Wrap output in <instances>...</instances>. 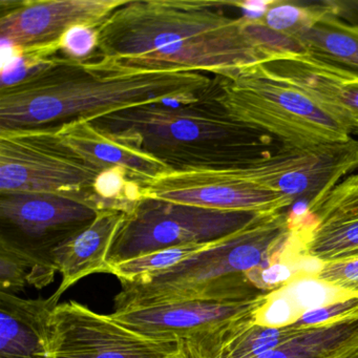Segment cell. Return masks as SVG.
Listing matches in <instances>:
<instances>
[{"label": "cell", "instance_id": "6da1fadb", "mask_svg": "<svg viewBox=\"0 0 358 358\" xmlns=\"http://www.w3.org/2000/svg\"><path fill=\"white\" fill-rule=\"evenodd\" d=\"M232 1L127 0L98 29L99 62L129 72L213 73L306 54L296 38L266 28L257 17L230 18Z\"/></svg>", "mask_w": 358, "mask_h": 358}, {"label": "cell", "instance_id": "7a4b0ae2", "mask_svg": "<svg viewBox=\"0 0 358 358\" xmlns=\"http://www.w3.org/2000/svg\"><path fill=\"white\" fill-rule=\"evenodd\" d=\"M215 78L203 73L129 72L97 62L51 58L22 80L0 89V131L58 129L121 110L208 97Z\"/></svg>", "mask_w": 358, "mask_h": 358}, {"label": "cell", "instance_id": "3957f363", "mask_svg": "<svg viewBox=\"0 0 358 358\" xmlns=\"http://www.w3.org/2000/svg\"><path fill=\"white\" fill-rule=\"evenodd\" d=\"M299 253L305 255L299 221L282 211L264 213L171 269L121 282L115 311L185 299H255L264 295L253 284L255 274Z\"/></svg>", "mask_w": 358, "mask_h": 358}, {"label": "cell", "instance_id": "277c9868", "mask_svg": "<svg viewBox=\"0 0 358 358\" xmlns=\"http://www.w3.org/2000/svg\"><path fill=\"white\" fill-rule=\"evenodd\" d=\"M209 96L194 103L161 102L129 108L92 122L108 137L154 157L171 171L245 166L282 148V142L267 131L228 116Z\"/></svg>", "mask_w": 358, "mask_h": 358}, {"label": "cell", "instance_id": "5b68a950", "mask_svg": "<svg viewBox=\"0 0 358 358\" xmlns=\"http://www.w3.org/2000/svg\"><path fill=\"white\" fill-rule=\"evenodd\" d=\"M209 98L234 120L263 129L282 144L347 141L353 133L347 123L315 100L267 76L257 66L215 76Z\"/></svg>", "mask_w": 358, "mask_h": 358}, {"label": "cell", "instance_id": "8992f818", "mask_svg": "<svg viewBox=\"0 0 358 358\" xmlns=\"http://www.w3.org/2000/svg\"><path fill=\"white\" fill-rule=\"evenodd\" d=\"M102 171L69 146L57 129L0 131L1 194H59L95 206L94 186Z\"/></svg>", "mask_w": 358, "mask_h": 358}, {"label": "cell", "instance_id": "52a82bcc", "mask_svg": "<svg viewBox=\"0 0 358 358\" xmlns=\"http://www.w3.org/2000/svg\"><path fill=\"white\" fill-rule=\"evenodd\" d=\"M264 213L220 210L144 196L115 236L106 264L110 268L161 249L215 242L244 228Z\"/></svg>", "mask_w": 358, "mask_h": 358}, {"label": "cell", "instance_id": "ba28073f", "mask_svg": "<svg viewBox=\"0 0 358 358\" xmlns=\"http://www.w3.org/2000/svg\"><path fill=\"white\" fill-rule=\"evenodd\" d=\"M245 179L267 188L306 210L315 208L341 178L358 169V141L329 142L315 145L282 144L280 150L252 164L238 166Z\"/></svg>", "mask_w": 358, "mask_h": 358}, {"label": "cell", "instance_id": "9c48e42d", "mask_svg": "<svg viewBox=\"0 0 358 358\" xmlns=\"http://www.w3.org/2000/svg\"><path fill=\"white\" fill-rule=\"evenodd\" d=\"M50 349L52 358H176L182 338L142 334L72 301L52 314Z\"/></svg>", "mask_w": 358, "mask_h": 358}, {"label": "cell", "instance_id": "30bf717a", "mask_svg": "<svg viewBox=\"0 0 358 358\" xmlns=\"http://www.w3.org/2000/svg\"><path fill=\"white\" fill-rule=\"evenodd\" d=\"M127 0H24L6 3L0 17L3 43L16 56L43 66L62 50L64 35L76 27L99 29Z\"/></svg>", "mask_w": 358, "mask_h": 358}, {"label": "cell", "instance_id": "8fae6325", "mask_svg": "<svg viewBox=\"0 0 358 358\" xmlns=\"http://www.w3.org/2000/svg\"><path fill=\"white\" fill-rule=\"evenodd\" d=\"M98 211L85 201L59 194H1L0 217L8 231L1 232L0 240L53 266L52 251L89 225Z\"/></svg>", "mask_w": 358, "mask_h": 358}, {"label": "cell", "instance_id": "7c38bea8", "mask_svg": "<svg viewBox=\"0 0 358 358\" xmlns=\"http://www.w3.org/2000/svg\"><path fill=\"white\" fill-rule=\"evenodd\" d=\"M236 167L169 171L142 184L143 196L220 210L271 213L291 206L284 196L243 178Z\"/></svg>", "mask_w": 358, "mask_h": 358}, {"label": "cell", "instance_id": "4fadbf2b", "mask_svg": "<svg viewBox=\"0 0 358 358\" xmlns=\"http://www.w3.org/2000/svg\"><path fill=\"white\" fill-rule=\"evenodd\" d=\"M268 294L246 301L194 299L114 311V320L154 337L194 336L241 322H257Z\"/></svg>", "mask_w": 358, "mask_h": 358}, {"label": "cell", "instance_id": "5bb4252c", "mask_svg": "<svg viewBox=\"0 0 358 358\" xmlns=\"http://www.w3.org/2000/svg\"><path fill=\"white\" fill-rule=\"evenodd\" d=\"M301 221L305 255L320 264L358 259V176H350Z\"/></svg>", "mask_w": 358, "mask_h": 358}, {"label": "cell", "instance_id": "9a60e30c", "mask_svg": "<svg viewBox=\"0 0 358 358\" xmlns=\"http://www.w3.org/2000/svg\"><path fill=\"white\" fill-rule=\"evenodd\" d=\"M271 78L296 87L352 129L358 123V80L329 70L305 56H290L257 66Z\"/></svg>", "mask_w": 358, "mask_h": 358}, {"label": "cell", "instance_id": "2e32d148", "mask_svg": "<svg viewBox=\"0 0 358 358\" xmlns=\"http://www.w3.org/2000/svg\"><path fill=\"white\" fill-rule=\"evenodd\" d=\"M60 297L22 299L0 291V358H52L50 322Z\"/></svg>", "mask_w": 358, "mask_h": 358}, {"label": "cell", "instance_id": "e0dca14e", "mask_svg": "<svg viewBox=\"0 0 358 358\" xmlns=\"http://www.w3.org/2000/svg\"><path fill=\"white\" fill-rule=\"evenodd\" d=\"M124 217L122 211L102 209L89 225L52 251V265L62 275V284L55 293L62 296L81 278L94 273H108L106 259Z\"/></svg>", "mask_w": 358, "mask_h": 358}, {"label": "cell", "instance_id": "ac0fdd59", "mask_svg": "<svg viewBox=\"0 0 358 358\" xmlns=\"http://www.w3.org/2000/svg\"><path fill=\"white\" fill-rule=\"evenodd\" d=\"M58 135L75 152L100 169H124L131 179L144 184L171 171L167 165L150 155L119 143L100 131L92 121L66 123L57 129Z\"/></svg>", "mask_w": 358, "mask_h": 358}, {"label": "cell", "instance_id": "d6986e66", "mask_svg": "<svg viewBox=\"0 0 358 358\" xmlns=\"http://www.w3.org/2000/svg\"><path fill=\"white\" fill-rule=\"evenodd\" d=\"M324 3V13L297 41L305 49V57L358 80V27L337 17Z\"/></svg>", "mask_w": 358, "mask_h": 358}, {"label": "cell", "instance_id": "ffe728a7", "mask_svg": "<svg viewBox=\"0 0 358 358\" xmlns=\"http://www.w3.org/2000/svg\"><path fill=\"white\" fill-rule=\"evenodd\" d=\"M57 270L53 266L0 240V289L1 292L22 291L24 287L43 289L53 282Z\"/></svg>", "mask_w": 358, "mask_h": 358}, {"label": "cell", "instance_id": "44dd1931", "mask_svg": "<svg viewBox=\"0 0 358 358\" xmlns=\"http://www.w3.org/2000/svg\"><path fill=\"white\" fill-rule=\"evenodd\" d=\"M358 328V320L303 329L294 338L257 358H329L335 348Z\"/></svg>", "mask_w": 358, "mask_h": 358}, {"label": "cell", "instance_id": "7402d4cb", "mask_svg": "<svg viewBox=\"0 0 358 358\" xmlns=\"http://www.w3.org/2000/svg\"><path fill=\"white\" fill-rule=\"evenodd\" d=\"M324 10V1L301 3L288 0H273L265 3V9L257 20L273 32L297 39L320 18Z\"/></svg>", "mask_w": 358, "mask_h": 358}, {"label": "cell", "instance_id": "603a6c76", "mask_svg": "<svg viewBox=\"0 0 358 358\" xmlns=\"http://www.w3.org/2000/svg\"><path fill=\"white\" fill-rule=\"evenodd\" d=\"M213 243L161 249L118 264L110 268L108 273L117 276L121 282H134L141 278H150L179 265L192 255L204 250Z\"/></svg>", "mask_w": 358, "mask_h": 358}, {"label": "cell", "instance_id": "cb8c5ba5", "mask_svg": "<svg viewBox=\"0 0 358 358\" xmlns=\"http://www.w3.org/2000/svg\"><path fill=\"white\" fill-rule=\"evenodd\" d=\"M303 329L292 324L282 327L263 326L255 324L229 341L222 358H257L288 343Z\"/></svg>", "mask_w": 358, "mask_h": 358}, {"label": "cell", "instance_id": "d4e9b609", "mask_svg": "<svg viewBox=\"0 0 358 358\" xmlns=\"http://www.w3.org/2000/svg\"><path fill=\"white\" fill-rule=\"evenodd\" d=\"M255 322H241L221 330L182 338V350L176 358H222L226 345Z\"/></svg>", "mask_w": 358, "mask_h": 358}, {"label": "cell", "instance_id": "484cf974", "mask_svg": "<svg viewBox=\"0 0 358 358\" xmlns=\"http://www.w3.org/2000/svg\"><path fill=\"white\" fill-rule=\"evenodd\" d=\"M355 320H358V295L307 310L292 326L299 329L322 328Z\"/></svg>", "mask_w": 358, "mask_h": 358}, {"label": "cell", "instance_id": "4316f807", "mask_svg": "<svg viewBox=\"0 0 358 358\" xmlns=\"http://www.w3.org/2000/svg\"><path fill=\"white\" fill-rule=\"evenodd\" d=\"M314 276L329 286L358 295V259L322 264Z\"/></svg>", "mask_w": 358, "mask_h": 358}, {"label": "cell", "instance_id": "83f0119b", "mask_svg": "<svg viewBox=\"0 0 358 358\" xmlns=\"http://www.w3.org/2000/svg\"><path fill=\"white\" fill-rule=\"evenodd\" d=\"M98 48V29L76 27L71 29L62 41V50L66 57L85 62Z\"/></svg>", "mask_w": 358, "mask_h": 358}, {"label": "cell", "instance_id": "f1b7e54d", "mask_svg": "<svg viewBox=\"0 0 358 358\" xmlns=\"http://www.w3.org/2000/svg\"><path fill=\"white\" fill-rule=\"evenodd\" d=\"M326 3L337 17L358 27V0H328Z\"/></svg>", "mask_w": 358, "mask_h": 358}, {"label": "cell", "instance_id": "f546056e", "mask_svg": "<svg viewBox=\"0 0 358 358\" xmlns=\"http://www.w3.org/2000/svg\"><path fill=\"white\" fill-rule=\"evenodd\" d=\"M329 358H358V328L335 348Z\"/></svg>", "mask_w": 358, "mask_h": 358}, {"label": "cell", "instance_id": "4dcf8cb0", "mask_svg": "<svg viewBox=\"0 0 358 358\" xmlns=\"http://www.w3.org/2000/svg\"><path fill=\"white\" fill-rule=\"evenodd\" d=\"M354 133L357 134L358 135V123L357 125H356L355 129H354Z\"/></svg>", "mask_w": 358, "mask_h": 358}]
</instances>
